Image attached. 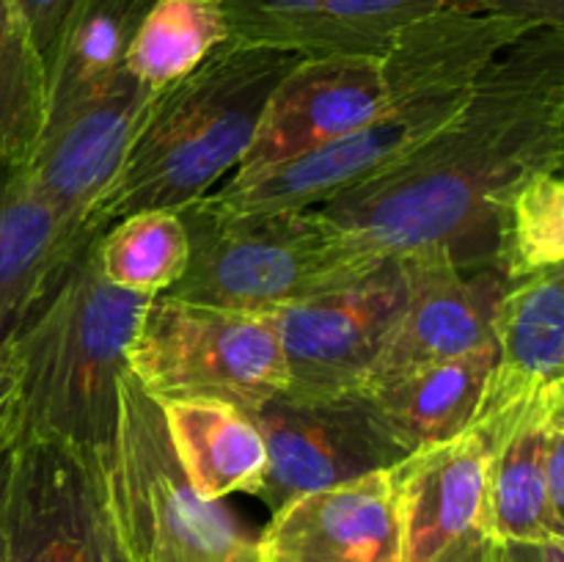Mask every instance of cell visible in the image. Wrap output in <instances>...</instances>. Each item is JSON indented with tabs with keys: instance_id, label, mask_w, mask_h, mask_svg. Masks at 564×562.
<instances>
[{
	"instance_id": "obj_14",
	"label": "cell",
	"mask_w": 564,
	"mask_h": 562,
	"mask_svg": "<svg viewBox=\"0 0 564 562\" xmlns=\"http://www.w3.org/2000/svg\"><path fill=\"white\" fill-rule=\"evenodd\" d=\"M397 262L405 298L367 383L494 345L496 306L510 284L499 268H457L438 253H413Z\"/></svg>"
},
{
	"instance_id": "obj_27",
	"label": "cell",
	"mask_w": 564,
	"mask_h": 562,
	"mask_svg": "<svg viewBox=\"0 0 564 562\" xmlns=\"http://www.w3.org/2000/svg\"><path fill=\"white\" fill-rule=\"evenodd\" d=\"M449 0H323L336 55L383 58L394 39Z\"/></svg>"
},
{
	"instance_id": "obj_6",
	"label": "cell",
	"mask_w": 564,
	"mask_h": 562,
	"mask_svg": "<svg viewBox=\"0 0 564 562\" xmlns=\"http://www.w3.org/2000/svg\"><path fill=\"white\" fill-rule=\"evenodd\" d=\"M110 507L130 562H257L253 538L180 466L163 408L124 369L108 466Z\"/></svg>"
},
{
	"instance_id": "obj_21",
	"label": "cell",
	"mask_w": 564,
	"mask_h": 562,
	"mask_svg": "<svg viewBox=\"0 0 564 562\" xmlns=\"http://www.w3.org/2000/svg\"><path fill=\"white\" fill-rule=\"evenodd\" d=\"M154 0H75L47 66L50 116L99 91L124 69L138 25Z\"/></svg>"
},
{
	"instance_id": "obj_30",
	"label": "cell",
	"mask_w": 564,
	"mask_h": 562,
	"mask_svg": "<svg viewBox=\"0 0 564 562\" xmlns=\"http://www.w3.org/2000/svg\"><path fill=\"white\" fill-rule=\"evenodd\" d=\"M543 474L551 507L564 516V397L551 406L543 430Z\"/></svg>"
},
{
	"instance_id": "obj_11",
	"label": "cell",
	"mask_w": 564,
	"mask_h": 562,
	"mask_svg": "<svg viewBox=\"0 0 564 562\" xmlns=\"http://www.w3.org/2000/svg\"><path fill=\"white\" fill-rule=\"evenodd\" d=\"M268 463L257 494L270 512L297 496L397 466L411 452L358 395L325 402L275 397L253 413Z\"/></svg>"
},
{
	"instance_id": "obj_31",
	"label": "cell",
	"mask_w": 564,
	"mask_h": 562,
	"mask_svg": "<svg viewBox=\"0 0 564 562\" xmlns=\"http://www.w3.org/2000/svg\"><path fill=\"white\" fill-rule=\"evenodd\" d=\"M20 435V378L11 353H0V455L14 446Z\"/></svg>"
},
{
	"instance_id": "obj_2",
	"label": "cell",
	"mask_w": 564,
	"mask_h": 562,
	"mask_svg": "<svg viewBox=\"0 0 564 562\" xmlns=\"http://www.w3.org/2000/svg\"><path fill=\"white\" fill-rule=\"evenodd\" d=\"M532 28L494 14L441 9L405 28L380 58L386 102L361 130L290 165L213 193L237 209H312L383 174L433 138L490 61Z\"/></svg>"
},
{
	"instance_id": "obj_20",
	"label": "cell",
	"mask_w": 564,
	"mask_h": 562,
	"mask_svg": "<svg viewBox=\"0 0 564 562\" xmlns=\"http://www.w3.org/2000/svg\"><path fill=\"white\" fill-rule=\"evenodd\" d=\"M180 466L204 499L257 494L268 450L251 413L220 400L160 402Z\"/></svg>"
},
{
	"instance_id": "obj_16",
	"label": "cell",
	"mask_w": 564,
	"mask_h": 562,
	"mask_svg": "<svg viewBox=\"0 0 564 562\" xmlns=\"http://www.w3.org/2000/svg\"><path fill=\"white\" fill-rule=\"evenodd\" d=\"M494 364L471 430L505 428L545 386L564 380L562 264L510 281L494 317Z\"/></svg>"
},
{
	"instance_id": "obj_9",
	"label": "cell",
	"mask_w": 564,
	"mask_h": 562,
	"mask_svg": "<svg viewBox=\"0 0 564 562\" xmlns=\"http://www.w3.org/2000/svg\"><path fill=\"white\" fill-rule=\"evenodd\" d=\"M405 298L397 259L369 279L270 312L286 367V400L325 402L356 395Z\"/></svg>"
},
{
	"instance_id": "obj_32",
	"label": "cell",
	"mask_w": 564,
	"mask_h": 562,
	"mask_svg": "<svg viewBox=\"0 0 564 562\" xmlns=\"http://www.w3.org/2000/svg\"><path fill=\"white\" fill-rule=\"evenodd\" d=\"M501 562H564V543H521L505 540Z\"/></svg>"
},
{
	"instance_id": "obj_28",
	"label": "cell",
	"mask_w": 564,
	"mask_h": 562,
	"mask_svg": "<svg viewBox=\"0 0 564 562\" xmlns=\"http://www.w3.org/2000/svg\"><path fill=\"white\" fill-rule=\"evenodd\" d=\"M446 9L494 14L532 28H564V0H449Z\"/></svg>"
},
{
	"instance_id": "obj_7",
	"label": "cell",
	"mask_w": 564,
	"mask_h": 562,
	"mask_svg": "<svg viewBox=\"0 0 564 562\" xmlns=\"http://www.w3.org/2000/svg\"><path fill=\"white\" fill-rule=\"evenodd\" d=\"M127 369L152 400H220L257 413L284 395L286 367L270 314L154 295L127 347Z\"/></svg>"
},
{
	"instance_id": "obj_19",
	"label": "cell",
	"mask_w": 564,
	"mask_h": 562,
	"mask_svg": "<svg viewBox=\"0 0 564 562\" xmlns=\"http://www.w3.org/2000/svg\"><path fill=\"white\" fill-rule=\"evenodd\" d=\"M562 397L564 380H556L512 422L494 435H479L488 446V501L501 540L564 543V516L551 507L543 474L545 419Z\"/></svg>"
},
{
	"instance_id": "obj_10",
	"label": "cell",
	"mask_w": 564,
	"mask_h": 562,
	"mask_svg": "<svg viewBox=\"0 0 564 562\" xmlns=\"http://www.w3.org/2000/svg\"><path fill=\"white\" fill-rule=\"evenodd\" d=\"M400 562H501L488 501V446L477 430L422 446L389 468Z\"/></svg>"
},
{
	"instance_id": "obj_15",
	"label": "cell",
	"mask_w": 564,
	"mask_h": 562,
	"mask_svg": "<svg viewBox=\"0 0 564 562\" xmlns=\"http://www.w3.org/2000/svg\"><path fill=\"white\" fill-rule=\"evenodd\" d=\"M257 562H400L389 468L297 496L253 540Z\"/></svg>"
},
{
	"instance_id": "obj_4",
	"label": "cell",
	"mask_w": 564,
	"mask_h": 562,
	"mask_svg": "<svg viewBox=\"0 0 564 562\" xmlns=\"http://www.w3.org/2000/svg\"><path fill=\"white\" fill-rule=\"evenodd\" d=\"M97 240L77 251L9 353L20 378V435L66 441L110 466L127 347L152 298L105 281Z\"/></svg>"
},
{
	"instance_id": "obj_22",
	"label": "cell",
	"mask_w": 564,
	"mask_h": 562,
	"mask_svg": "<svg viewBox=\"0 0 564 562\" xmlns=\"http://www.w3.org/2000/svg\"><path fill=\"white\" fill-rule=\"evenodd\" d=\"M229 42L220 0H154L138 25L124 66L154 91L191 75Z\"/></svg>"
},
{
	"instance_id": "obj_12",
	"label": "cell",
	"mask_w": 564,
	"mask_h": 562,
	"mask_svg": "<svg viewBox=\"0 0 564 562\" xmlns=\"http://www.w3.org/2000/svg\"><path fill=\"white\" fill-rule=\"evenodd\" d=\"M158 94L124 66L99 91L47 119L25 169L39 196L75 231H88L94 204L119 174Z\"/></svg>"
},
{
	"instance_id": "obj_24",
	"label": "cell",
	"mask_w": 564,
	"mask_h": 562,
	"mask_svg": "<svg viewBox=\"0 0 564 562\" xmlns=\"http://www.w3.org/2000/svg\"><path fill=\"white\" fill-rule=\"evenodd\" d=\"M97 264L105 281L138 295H163L187 264V235L174 209H143L99 235Z\"/></svg>"
},
{
	"instance_id": "obj_8",
	"label": "cell",
	"mask_w": 564,
	"mask_h": 562,
	"mask_svg": "<svg viewBox=\"0 0 564 562\" xmlns=\"http://www.w3.org/2000/svg\"><path fill=\"white\" fill-rule=\"evenodd\" d=\"M6 562H130L97 455L55 439L14 441Z\"/></svg>"
},
{
	"instance_id": "obj_1",
	"label": "cell",
	"mask_w": 564,
	"mask_h": 562,
	"mask_svg": "<svg viewBox=\"0 0 564 562\" xmlns=\"http://www.w3.org/2000/svg\"><path fill=\"white\" fill-rule=\"evenodd\" d=\"M562 165L564 28H538L490 61L416 152L317 209L386 259L438 253L457 268H496L507 198Z\"/></svg>"
},
{
	"instance_id": "obj_17",
	"label": "cell",
	"mask_w": 564,
	"mask_h": 562,
	"mask_svg": "<svg viewBox=\"0 0 564 562\" xmlns=\"http://www.w3.org/2000/svg\"><path fill=\"white\" fill-rule=\"evenodd\" d=\"M102 231H75L36 193L28 169L0 165V353Z\"/></svg>"
},
{
	"instance_id": "obj_25",
	"label": "cell",
	"mask_w": 564,
	"mask_h": 562,
	"mask_svg": "<svg viewBox=\"0 0 564 562\" xmlns=\"http://www.w3.org/2000/svg\"><path fill=\"white\" fill-rule=\"evenodd\" d=\"M564 182L560 171L534 174L507 198L499 224L496 268L507 281H521L562 264Z\"/></svg>"
},
{
	"instance_id": "obj_33",
	"label": "cell",
	"mask_w": 564,
	"mask_h": 562,
	"mask_svg": "<svg viewBox=\"0 0 564 562\" xmlns=\"http://www.w3.org/2000/svg\"><path fill=\"white\" fill-rule=\"evenodd\" d=\"M11 450L0 455V562H6V490H9Z\"/></svg>"
},
{
	"instance_id": "obj_13",
	"label": "cell",
	"mask_w": 564,
	"mask_h": 562,
	"mask_svg": "<svg viewBox=\"0 0 564 562\" xmlns=\"http://www.w3.org/2000/svg\"><path fill=\"white\" fill-rule=\"evenodd\" d=\"M383 102L386 83L380 58H301L270 94L251 147L231 182H248L330 147L369 125Z\"/></svg>"
},
{
	"instance_id": "obj_5",
	"label": "cell",
	"mask_w": 564,
	"mask_h": 562,
	"mask_svg": "<svg viewBox=\"0 0 564 562\" xmlns=\"http://www.w3.org/2000/svg\"><path fill=\"white\" fill-rule=\"evenodd\" d=\"M187 264L163 295L270 314L369 279L389 259L312 209H237L213 193L174 209Z\"/></svg>"
},
{
	"instance_id": "obj_3",
	"label": "cell",
	"mask_w": 564,
	"mask_h": 562,
	"mask_svg": "<svg viewBox=\"0 0 564 562\" xmlns=\"http://www.w3.org/2000/svg\"><path fill=\"white\" fill-rule=\"evenodd\" d=\"M295 53L224 42L202 66L154 97L119 174L94 204L88 231L143 209H180L246 158L270 94Z\"/></svg>"
},
{
	"instance_id": "obj_26",
	"label": "cell",
	"mask_w": 564,
	"mask_h": 562,
	"mask_svg": "<svg viewBox=\"0 0 564 562\" xmlns=\"http://www.w3.org/2000/svg\"><path fill=\"white\" fill-rule=\"evenodd\" d=\"M229 42L295 53L301 58L336 55L323 0H220Z\"/></svg>"
},
{
	"instance_id": "obj_23",
	"label": "cell",
	"mask_w": 564,
	"mask_h": 562,
	"mask_svg": "<svg viewBox=\"0 0 564 562\" xmlns=\"http://www.w3.org/2000/svg\"><path fill=\"white\" fill-rule=\"evenodd\" d=\"M47 66L14 0H0V165L25 169L47 125Z\"/></svg>"
},
{
	"instance_id": "obj_18",
	"label": "cell",
	"mask_w": 564,
	"mask_h": 562,
	"mask_svg": "<svg viewBox=\"0 0 564 562\" xmlns=\"http://www.w3.org/2000/svg\"><path fill=\"white\" fill-rule=\"evenodd\" d=\"M494 353V345H485L449 361L375 380L356 395L408 452L441 444L471 428Z\"/></svg>"
},
{
	"instance_id": "obj_29",
	"label": "cell",
	"mask_w": 564,
	"mask_h": 562,
	"mask_svg": "<svg viewBox=\"0 0 564 562\" xmlns=\"http://www.w3.org/2000/svg\"><path fill=\"white\" fill-rule=\"evenodd\" d=\"M14 3L20 9L22 20H25L28 31H31L33 44L42 53L44 66H50L58 33L75 0H14Z\"/></svg>"
}]
</instances>
